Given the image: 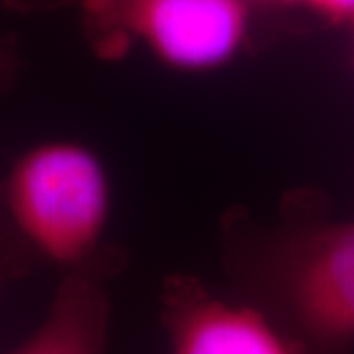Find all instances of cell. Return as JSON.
Instances as JSON below:
<instances>
[{
  "label": "cell",
  "mask_w": 354,
  "mask_h": 354,
  "mask_svg": "<svg viewBox=\"0 0 354 354\" xmlns=\"http://www.w3.org/2000/svg\"><path fill=\"white\" fill-rule=\"evenodd\" d=\"M234 291L307 354H354V221L274 228L232 242Z\"/></svg>",
  "instance_id": "obj_1"
},
{
  "label": "cell",
  "mask_w": 354,
  "mask_h": 354,
  "mask_svg": "<svg viewBox=\"0 0 354 354\" xmlns=\"http://www.w3.org/2000/svg\"><path fill=\"white\" fill-rule=\"evenodd\" d=\"M0 228L18 252L71 272L111 258L102 241L113 213V187L91 148L44 142L10 165L0 185Z\"/></svg>",
  "instance_id": "obj_2"
},
{
  "label": "cell",
  "mask_w": 354,
  "mask_h": 354,
  "mask_svg": "<svg viewBox=\"0 0 354 354\" xmlns=\"http://www.w3.org/2000/svg\"><path fill=\"white\" fill-rule=\"evenodd\" d=\"M81 28L95 55L132 50L179 73L230 65L252 36L254 10L242 0H79Z\"/></svg>",
  "instance_id": "obj_3"
},
{
  "label": "cell",
  "mask_w": 354,
  "mask_h": 354,
  "mask_svg": "<svg viewBox=\"0 0 354 354\" xmlns=\"http://www.w3.org/2000/svg\"><path fill=\"white\" fill-rule=\"evenodd\" d=\"M167 354H307L264 307L174 274L160 295Z\"/></svg>",
  "instance_id": "obj_4"
},
{
  "label": "cell",
  "mask_w": 354,
  "mask_h": 354,
  "mask_svg": "<svg viewBox=\"0 0 354 354\" xmlns=\"http://www.w3.org/2000/svg\"><path fill=\"white\" fill-rule=\"evenodd\" d=\"M114 258L65 272L50 307L24 341L2 354H106Z\"/></svg>",
  "instance_id": "obj_5"
},
{
  "label": "cell",
  "mask_w": 354,
  "mask_h": 354,
  "mask_svg": "<svg viewBox=\"0 0 354 354\" xmlns=\"http://www.w3.org/2000/svg\"><path fill=\"white\" fill-rule=\"evenodd\" d=\"M295 10H305L329 24H353L354 0H293Z\"/></svg>",
  "instance_id": "obj_6"
},
{
  "label": "cell",
  "mask_w": 354,
  "mask_h": 354,
  "mask_svg": "<svg viewBox=\"0 0 354 354\" xmlns=\"http://www.w3.org/2000/svg\"><path fill=\"white\" fill-rule=\"evenodd\" d=\"M79 0H0V4L8 10L24 14L53 12L59 8L75 6Z\"/></svg>",
  "instance_id": "obj_7"
},
{
  "label": "cell",
  "mask_w": 354,
  "mask_h": 354,
  "mask_svg": "<svg viewBox=\"0 0 354 354\" xmlns=\"http://www.w3.org/2000/svg\"><path fill=\"white\" fill-rule=\"evenodd\" d=\"M20 64V53L10 36H0V75L14 79Z\"/></svg>",
  "instance_id": "obj_8"
},
{
  "label": "cell",
  "mask_w": 354,
  "mask_h": 354,
  "mask_svg": "<svg viewBox=\"0 0 354 354\" xmlns=\"http://www.w3.org/2000/svg\"><path fill=\"white\" fill-rule=\"evenodd\" d=\"M16 250H12V246H8V241L2 236L0 232V286L2 281L12 274L14 262H16Z\"/></svg>",
  "instance_id": "obj_9"
},
{
  "label": "cell",
  "mask_w": 354,
  "mask_h": 354,
  "mask_svg": "<svg viewBox=\"0 0 354 354\" xmlns=\"http://www.w3.org/2000/svg\"><path fill=\"white\" fill-rule=\"evenodd\" d=\"M254 12H274V10H295L293 0H242Z\"/></svg>",
  "instance_id": "obj_10"
},
{
  "label": "cell",
  "mask_w": 354,
  "mask_h": 354,
  "mask_svg": "<svg viewBox=\"0 0 354 354\" xmlns=\"http://www.w3.org/2000/svg\"><path fill=\"white\" fill-rule=\"evenodd\" d=\"M14 79H10V77H4V75H0V93L2 91H6V88L10 87V83H12Z\"/></svg>",
  "instance_id": "obj_11"
},
{
  "label": "cell",
  "mask_w": 354,
  "mask_h": 354,
  "mask_svg": "<svg viewBox=\"0 0 354 354\" xmlns=\"http://www.w3.org/2000/svg\"><path fill=\"white\" fill-rule=\"evenodd\" d=\"M351 28H353V39H354V22H353V24H351Z\"/></svg>",
  "instance_id": "obj_12"
}]
</instances>
